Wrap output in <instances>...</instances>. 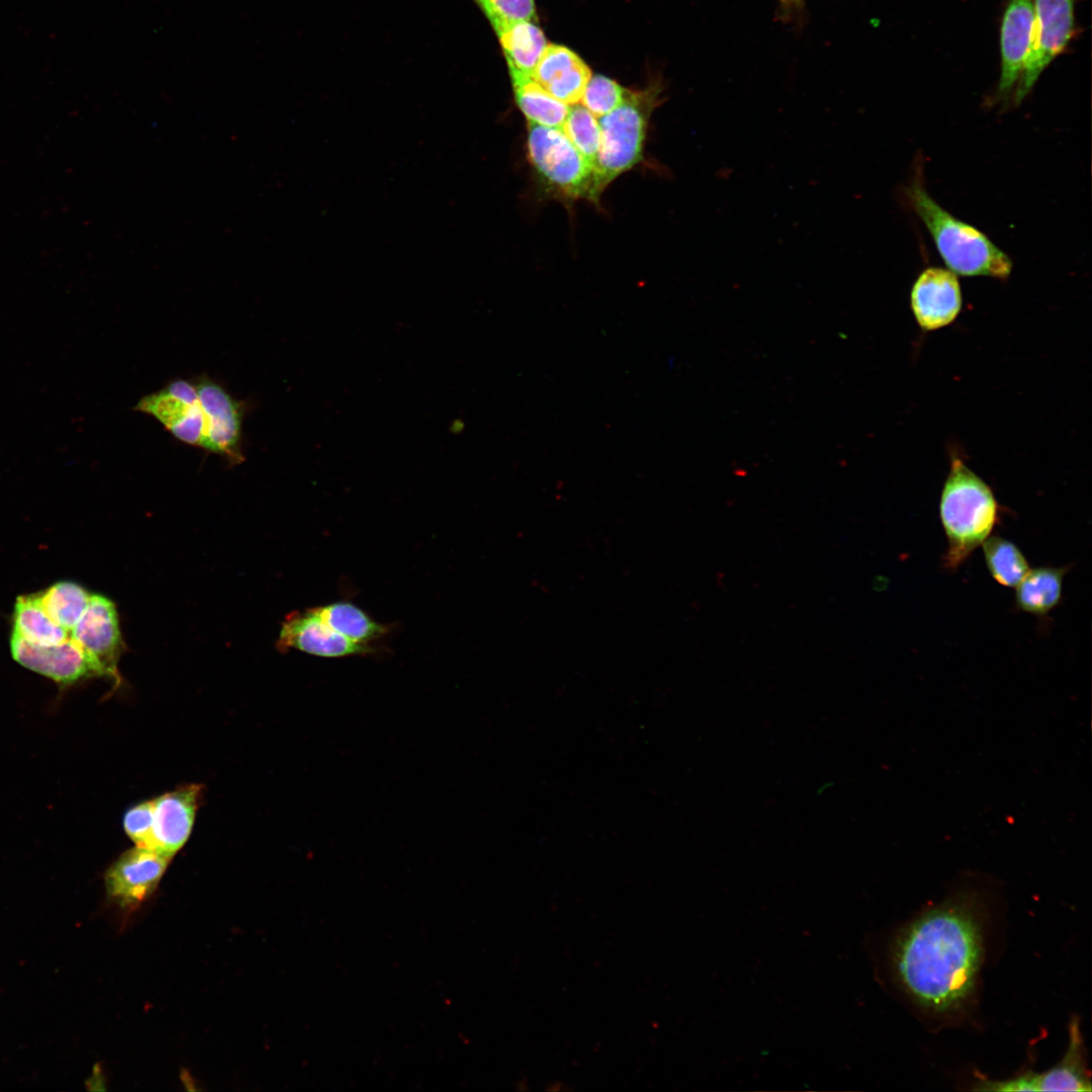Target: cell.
Returning <instances> with one entry per match:
<instances>
[{"instance_id": "obj_1", "label": "cell", "mask_w": 1092, "mask_h": 1092, "mask_svg": "<svg viewBox=\"0 0 1092 1092\" xmlns=\"http://www.w3.org/2000/svg\"><path fill=\"white\" fill-rule=\"evenodd\" d=\"M965 898L951 899L919 917L892 947L895 973L921 1005L945 1011L974 988L982 958L980 922Z\"/></svg>"}, {"instance_id": "obj_2", "label": "cell", "mask_w": 1092, "mask_h": 1092, "mask_svg": "<svg viewBox=\"0 0 1092 1092\" xmlns=\"http://www.w3.org/2000/svg\"><path fill=\"white\" fill-rule=\"evenodd\" d=\"M908 202L929 232L944 264L962 276L1009 277L1012 261L984 233L941 207L915 176L906 188Z\"/></svg>"}, {"instance_id": "obj_3", "label": "cell", "mask_w": 1092, "mask_h": 1092, "mask_svg": "<svg viewBox=\"0 0 1092 1092\" xmlns=\"http://www.w3.org/2000/svg\"><path fill=\"white\" fill-rule=\"evenodd\" d=\"M999 514L991 487L952 453L939 503L947 540L943 565L957 569L991 535Z\"/></svg>"}, {"instance_id": "obj_4", "label": "cell", "mask_w": 1092, "mask_h": 1092, "mask_svg": "<svg viewBox=\"0 0 1092 1092\" xmlns=\"http://www.w3.org/2000/svg\"><path fill=\"white\" fill-rule=\"evenodd\" d=\"M659 89L626 90L622 102L599 117L601 146L594 166L597 200L618 176L637 165L643 156L648 120L657 104Z\"/></svg>"}, {"instance_id": "obj_5", "label": "cell", "mask_w": 1092, "mask_h": 1092, "mask_svg": "<svg viewBox=\"0 0 1092 1092\" xmlns=\"http://www.w3.org/2000/svg\"><path fill=\"white\" fill-rule=\"evenodd\" d=\"M527 149L530 163L549 187L568 198L598 201L594 167L561 127L528 122Z\"/></svg>"}, {"instance_id": "obj_6", "label": "cell", "mask_w": 1092, "mask_h": 1092, "mask_svg": "<svg viewBox=\"0 0 1092 1092\" xmlns=\"http://www.w3.org/2000/svg\"><path fill=\"white\" fill-rule=\"evenodd\" d=\"M1034 23L1030 48L1012 94L1018 105L1040 74L1063 52L1074 31V0H1033Z\"/></svg>"}, {"instance_id": "obj_7", "label": "cell", "mask_w": 1092, "mask_h": 1092, "mask_svg": "<svg viewBox=\"0 0 1092 1092\" xmlns=\"http://www.w3.org/2000/svg\"><path fill=\"white\" fill-rule=\"evenodd\" d=\"M134 410L156 419L179 441L201 448L205 420L194 383L175 379L142 397Z\"/></svg>"}, {"instance_id": "obj_8", "label": "cell", "mask_w": 1092, "mask_h": 1092, "mask_svg": "<svg viewBox=\"0 0 1092 1092\" xmlns=\"http://www.w3.org/2000/svg\"><path fill=\"white\" fill-rule=\"evenodd\" d=\"M71 638L97 666L101 676L111 679L115 686L120 682L117 663L123 642L116 608L108 598L92 594Z\"/></svg>"}, {"instance_id": "obj_9", "label": "cell", "mask_w": 1092, "mask_h": 1092, "mask_svg": "<svg viewBox=\"0 0 1092 1092\" xmlns=\"http://www.w3.org/2000/svg\"><path fill=\"white\" fill-rule=\"evenodd\" d=\"M195 385L205 420L201 448L233 464L241 463L244 460L241 403L212 379L201 377Z\"/></svg>"}, {"instance_id": "obj_10", "label": "cell", "mask_w": 1092, "mask_h": 1092, "mask_svg": "<svg viewBox=\"0 0 1092 1092\" xmlns=\"http://www.w3.org/2000/svg\"><path fill=\"white\" fill-rule=\"evenodd\" d=\"M10 651L19 664L53 679L61 687L101 676L97 666L73 639L61 645L37 646L11 633Z\"/></svg>"}, {"instance_id": "obj_11", "label": "cell", "mask_w": 1092, "mask_h": 1092, "mask_svg": "<svg viewBox=\"0 0 1092 1092\" xmlns=\"http://www.w3.org/2000/svg\"><path fill=\"white\" fill-rule=\"evenodd\" d=\"M170 859L144 847L126 850L105 873L107 896L120 906L144 901L156 890Z\"/></svg>"}, {"instance_id": "obj_12", "label": "cell", "mask_w": 1092, "mask_h": 1092, "mask_svg": "<svg viewBox=\"0 0 1092 1092\" xmlns=\"http://www.w3.org/2000/svg\"><path fill=\"white\" fill-rule=\"evenodd\" d=\"M910 305L917 324L924 331L951 324L962 309L957 274L940 267L924 269L912 286Z\"/></svg>"}, {"instance_id": "obj_13", "label": "cell", "mask_w": 1092, "mask_h": 1092, "mask_svg": "<svg viewBox=\"0 0 1092 1092\" xmlns=\"http://www.w3.org/2000/svg\"><path fill=\"white\" fill-rule=\"evenodd\" d=\"M277 647L294 648L310 655L338 658L372 653V646L351 641L331 628L314 607L290 614L282 624Z\"/></svg>"}, {"instance_id": "obj_14", "label": "cell", "mask_w": 1092, "mask_h": 1092, "mask_svg": "<svg viewBox=\"0 0 1092 1092\" xmlns=\"http://www.w3.org/2000/svg\"><path fill=\"white\" fill-rule=\"evenodd\" d=\"M978 1090L988 1091H1091L1084 1066L1078 1025H1071L1070 1043L1061 1062L1043 1073H1028L1004 1081H986Z\"/></svg>"}, {"instance_id": "obj_15", "label": "cell", "mask_w": 1092, "mask_h": 1092, "mask_svg": "<svg viewBox=\"0 0 1092 1092\" xmlns=\"http://www.w3.org/2000/svg\"><path fill=\"white\" fill-rule=\"evenodd\" d=\"M1033 23V0H1009L1000 31L1001 99L1012 97L1030 48Z\"/></svg>"}, {"instance_id": "obj_16", "label": "cell", "mask_w": 1092, "mask_h": 1092, "mask_svg": "<svg viewBox=\"0 0 1092 1092\" xmlns=\"http://www.w3.org/2000/svg\"><path fill=\"white\" fill-rule=\"evenodd\" d=\"M201 787L190 785L154 799L152 850L170 858L188 839L198 806Z\"/></svg>"}, {"instance_id": "obj_17", "label": "cell", "mask_w": 1092, "mask_h": 1092, "mask_svg": "<svg viewBox=\"0 0 1092 1092\" xmlns=\"http://www.w3.org/2000/svg\"><path fill=\"white\" fill-rule=\"evenodd\" d=\"M590 77V69L574 52L554 43L547 44L532 75L550 95L568 106L580 103Z\"/></svg>"}, {"instance_id": "obj_18", "label": "cell", "mask_w": 1092, "mask_h": 1092, "mask_svg": "<svg viewBox=\"0 0 1092 1092\" xmlns=\"http://www.w3.org/2000/svg\"><path fill=\"white\" fill-rule=\"evenodd\" d=\"M512 81L532 78L547 47L543 31L533 21H521L497 33Z\"/></svg>"}, {"instance_id": "obj_19", "label": "cell", "mask_w": 1092, "mask_h": 1092, "mask_svg": "<svg viewBox=\"0 0 1092 1092\" xmlns=\"http://www.w3.org/2000/svg\"><path fill=\"white\" fill-rule=\"evenodd\" d=\"M1068 567L1039 566L1029 569L1015 586V605L1021 612L1044 616L1061 601Z\"/></svg>"}, {"instance_id": "obj_20", "label": "cell", "mask_w": 1092, "mask_h": 1092, "mask_svg": "<svg viewBox=\"0 0 1092 1092\" xmlns=\"http://www.w3.org/2000/svg\"><path fill=\"white\" fill-rule=\"evenodd\" d=\"M12 633L37 646L61 645L72 639L71 633L44 612L35 593L17 597Z\"/></svg>"}, {"instance_id": "obj_21", "label": "cell", "mask_w": 1092, "mask_h": 1092, "mask_svg": "<svg viewBox=\"0 0 1092 1092\" xmlns=\"http://www.w3.org/2000/svg\"><path fill=\"white\" fill-rule=\"evenodd\" d=\"M314 609L331 628L358 644L371 646L372 641L388 632L387 626L374 621L350 602H335Z\"/></svg>"}, {"instance_id": "obj_22", "label": "cell", "mask_w": 1092, "mask_h": 1092, "mask_svg": "<svg viewBox=\"0 0 1092 1092\" xmlns=\"http://www.w3.org/2000/svg\"><path fill=\"white\" fill-rule=\"evenodd\" d=\"M35 596L49 617L72 632L85 612L92 594L73 581H58Z\"/></svg>"}, {"instance_id": "obj_23", "label": "cell", "mask_w": 1092, "mask_h": 1092, "mask_svg": "<svg viewBox=\"0 0 1092 1092\" xmlns=\"http://www.w3.org/2000/svg\"><path fill=\"white\" fill-rule=\"evenodd\" d=\"M519 108L529 122L561 127L569 106L550 95L531 77L512 81Z\"/></svg>"}, {"instance_id": "obj_24", "label": "cell", "mask_w": 1092, "mask_h": 1092, "mask_svg": "<svg viewBox=\"0 0 1092 1092\" xmlns=\"http://www.w3.org/2000/svg\"><path fill=\"white\" fill-rule=\"evenodd\" d=\"M982 546L988 571L1001 585L1015 587L1030 569L1021 550L1005 538L989 536Z\"/></svg>"}, {"instance_id": "obj_25", "label": "cell", "mask_w": 1092, "mask_h": 1092, "mask_svg": "<svg viewBox=\"0 0 1092 1092\" xmlns=\"http://www.w3.org/2000/svg\"><path fill=\"white\" fill-rule=\"evenodd\" d=\"M561 129L594 167L601 146V127L598 117L577 103L569 106Z\"/></svg>"}, {"instance_id": "obj_26", "label": "cell", "mask_w": 1092, "mask_h": 1092, "mask_svg": "<svg viewBox=\"0 0 1092 1092\" xmlns=\"http://www.w3.org/2000/svg\"><path fill=\"white\" fill-rule=\"evenodd\" d=\"M626 89L616 81L603 76L590 77L580 99V104L596 117H602L615 109L623 100Z\"/></svg>"}, {"instance_id": "obj_27", "label": "cell", "mask_w": 1092, "mask_h": 1092, "mask_svg": "<svg viewBox=\"0 0 1092 1092\" xmlns=\"http://www.w3.org/2000/svg\"><path fill=\"white\" fill-rule=\"evenodd\" d=\"M495 33L507 26L536 18L534 0H477Z\"/></svg>"}, {"instance_id": "obj_28", "label": "cell", "mask_w": 1092, "mask_h": 1092, "mask_svg": "<svg viewBox=\"0 0 1092 1092\" xmlns=\"http://www.w3.org/2000/svg\"><path fill=\"white\" fill-rule=\"evenodd\" d=\"M154 813V800L140 803L125 813L123 827L125 833L134 842L135 846L152 850Z\"/></svg>"}, {"instance_id": "obj_29", "label": "cell", "mask_w": 1092, "mask_h": 1092, "mask_svg": "<svg viewBox=\"0 0 1092 1092\" xmlns=\"http://www.w3.org/2000/svg\"><path fill=\"white\" fill-rule=\"evenodd\" d=\"M475 1H477V0H475Z\"/></svg>"}]
</instances>
